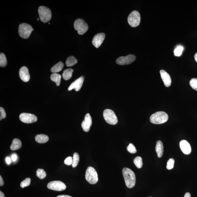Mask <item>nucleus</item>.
<instances>
[{
  "label": "nucleus",
  "instance_id": "39",
  "mask_svg": "<svg viewBox=\"0 0 197 197\" xmlns=\"http://www.w3.org/2000/svg\"><path fill=\"white\" fill-rule=\"evenodd\" d=\"M184 197H191V194L189 192H186Z\"/></svg>",
  "mask_w": 197,
  "mask_h": 197
},
{
  "label": "nucleus",
  "instance_id": "28",
  "mask_svg": "<svg viewBox=\"0 0 197 197\" xmlns=\"http://www.w3.org/2000/svg\"><path fill=\"white\" fill-rule=\"evenodd\" d=\"M37 176L40 179L45 178L46 176V173L45 170L42 169H39L36 172Z\"/></svg>",
  "mask_w": 197,
  "mask_h": 197
},
{
  "label": "nucleus",
  "instance_id": "21",
  "mask_svg": "<svg viewBox=\"0 0 197 197\" xmlns=\"http://www.w3.org/2000/svg\"><path fill=\"white\" fill-rule=\"evenodd\" d=\"M64 64L60 61L53 66L51 69V71L53 73H57L61 71L64 67Z\"/></svg>",
  "mask_w": 197,
  "mask_h": 197
},
{
  "label": "nucleus",
  "instance_id": "17",
  "mask_svg": "<svg viewBox=\"0 0 197 197\" xmlns=\"http://www.w3.org/2000/svg\"><path fill=\"white\" fill-rule=\"evenodd\" d=\"M180 147L182 152L185 154H190L191 151V148L190 145L187 141L183 140L180 142Z\"/></svg>",
  "mask_w": 197,
  "mask_h": 197
},
{
  "label": "nucleus",
  "instance_id": "12",
  "mask_svg": "<svg viewBox=\"0 0 197 197\" xmlns=\"http://www.w3.org/2000/svg\"><path fill=\"white\" fill-rule=\"evenodd\" d=\"M84 81V77L83 76L79 78L70 85L68 88V90L70 91L72 89H75L76 91H78L81 89Z\"/></svg>",
  "mask_w": 197,
  "mask_h": 197
},
{
  "label": "nucleus",
  "instance_id": "15",
  "mask_svg": "<svg viewBox=\"0 0 197 197\" xmlns=\"http://www.w3.org/2000/svg\"><path fill=\"white\" fill-rule=\"evenodd\" d=\"M19 75L20 78L23 82H27L30 80V75L28 69L25 66H23L20 68L19 71Z\"/></svg>",
  "mask_w": 197,
  "mask_h": 197
},
{
  "label": "nucleus",
  "instance_id": "35",
  "mask_svg": "<svg viewBox=\"0 0 197 197\" xmlns=\"http://www.w3.org/2000/svg\"><path fill=\"white\" fill-rule=\"evenodd\" d=\"M0 113H1V116H0V120H1L2 119H5L6 117V113L4 109L2 107H0Z\"/></svg>",
  "mask_w": 197,
  "mask_h": 197
},
{
  "label": "nucleus",
  "instance_id": "19",
  "mask_svg": "<svg viewBox=\"0 0 197 197\" xmlns=\"http://www.w3.org/2000/svg\"><path fill=\"white\" fill-rule=\"evenodd\" d=\"M22 145V142L20 139H15L13 140L11 145L10 147V149L12 151L18 150L21 148Z\"/></svg>",
  "mask_w": 197,
  "mask_h": 197
},
{
  "label": "nucleus",
  "instance_id": "10",
  "mask_svg": "<svg viewBox=\"0 0 197 197\" xmlns=\"http://www.w3.org/2000/svg\"><path fill=\"white\" fill-rule=\"evenodd\" d=\"M136 57L133 54H129L126 56L119 57L116 60V63L120 65H126L131 64L136 60Z\"/></svg>",
  "mask_w": 197,
  "mask_h": 197
},
{
  "label": "nucleus",
  "instance_id": "4",
  "mask_svg": "<svg viewBox=\"0 0 197 197\" xmlns=\"http://www.w3.org/2000/svg\"><path fill=\"white\" fill-rule=\"evenodd\" d=\"M33 30L34 29L32 26L27 23H22L19 26V34L23 39H27L29 38Z\"/></svg>",
  "mask_w": 197,
  "mask_h": 197
},
{
  "label": "nucleus",
  "instance_id": "27",
  "mask_svg": "<svg viewBox=\"0 0 197 197\" xmlns=\"http://www.w3.org/2000/svg\"><path fill=\"white\" fill-rule=\"evenodd\" d=\"M79 154L77 153H75L73 154V162L72 164V166L73 167H77L79 161Z\"/></svg>",
  "mask_w": 197,
  "mask_h": 197
},
{
  "label": "nucleus",
  "instance_id": "33",
  "mask_svg": "<svg viewBox=\"0 0 197 197\" xmlns=\"http://www.w3.org/2000/svg\"><path fill=\"white\" fill-rule=\"evenodd\" d=\"M127 149L129 153L132 154L136 153V150L134 145L132 144H129L128 146L127 147Z\"/></svg>",
  "mask_w": 197,
  "mask_h": 197
},
{
  "label": "nucleus",
  "instance_id": "41",
  "mask_svg": "<svg viewBox=\"0 0 197 197\" xmlns=\"http://www.w3.org/2000/svg\"><path fill=\"white\" fill-rule=\"evenodd\" d=\"M0 197H5L4 194L1 191H0Z\"/></svg>",
  "mask_w": 197,
  "mask_h": 197
},
{
  "label": "nucleus",
  "instance_id": "22",
  "mask_svg": "<svg viewBox=\"0 0 197 197\" xmlns=\"http://www.w3.org/2000/svg\"><path fill=\"white\" fill-rule=\"evenodd\" d=\"M61 76L57 73H53L51 76V79L53 82H55L57 86H59L61 83Z\"/></svg>",
  "mask_w": 197,
  "mask_h": 197
},
{
  "label": "nucleus",
  "instance_id": "37",
  "mask_svg": "<svg viewBox=\"0 0 197 197\" xmlns=\"http://www.w3.org/2000/svg\"><path fill=\"white\" fill-rule=\"evenodd\" d=\"M6 161L7 164H10L11 163V158L9 157H7L6 158Z\"/></svg>",
  "mask_w": 197,
  "mask_h": 197
},
{
  "label": "nucleus",
  "instance_id": "14",
  "mask_svg": "<svg viewBox=\"0 0 197 197\" xmlns=\"http://www.w3.org/2000/svg\"><path fill=\"white\" fill-rule=\"evenodd\" d=\"M105 37V34L104 33H98L95 35L92 41L94 46L96 48H99L103 42Z\"/></svg>",
  "mask_w": 197,
  "mask_h": 197
},
{
  "label": "nucleus",
  "instance_id": "9",
  "mask_svg": "<svg viewBox=\"0 0 197 197\" xmlns=\"http://www.w3.org/2000/svg\"><path fill=\"white\" fill-rule=\"evenodd\" d=\"M47 187L51 190L61 191L66 189V186L64 183L60 181H54L48 183Z\"/></svg>",
  "mask_w": 197,
  "mask_h": 197
},
{
  "label": "nucleus",
  "instance_id": "40",
  "mask_svg": "<svg viewBox=\"0 0 197 197\" xmlns=\"http://www.w3.org/2000/svg\"><path fill=\"white\" fill-rule=\"evenodd\" d=\"M57 197H72L70 196H69V195H59V196H57Z\"/></svg>",
  "mask_w": 197,
  "mask_h": 197
},
{
  "label": "nucleus",
  "instance_id": "26",
  "mask_svg": "<svg viewBox=\"0 0 197 197\" xmlns=\"http://www.w3.org/2000/svg\"><path fill=\"white\" fill-rule=\"evenodd\" d=\"M7 64V60L5 54L1 53L0 54V66L1 67H4Z\"/></svg>",
  "mask_w": 197,
  "mask_h": 197
},
{
  "label": "nucleus",
  "instance_id": "7",
  "mask_svg": "<svg viewBox=\"0 0 197 197\" xmlns=\"http://www.w3.org/2000/svg\"><path fill=\"white\" fill-rule=\"evenodd\" d=\"M103 115L104 120L108 124L115 125L118 122L117 117L113 110L108 109L104 110Z\"/></svg>",
  "mask_w": 197,
  "mask_h": 197
},
{
  "label": "nucleus",
  "instance_id": "29",
  "mask_svg": "<svg viewBox=\"0 0 197 197\" xmlns=\"http://www.w3.org/2000/svg\"><path fill=\"white\" fill-rule=\"evenodd\" d=\"M184 50L183 46H178L176 48L174 51V55L176 56L179 57L182 55Z\"/></svg>",
  "mask_w": 197,
  "mask_h": 197
},
{
  "label": "nucleus",
  "instance_id": "31",
  "mask_svg": "<svg viewBox=\"0 0 197 197\" xmlns=\"http://www.w3.org/2000/svg\"><path fill=\"white\" fill-rule=\"evenodd\" d=\"M174 160L173 158H170L167 162V168L168 170H171L174 167Z\"/></svg>",
  "mask_w": 197,
  "mask_h": 197
},
{
  "label": "nucleus",
  "instance_id": "38",
  "mask_svg": "<svg viewBox=\"0 0 197 197\" xmlns=\"http://www.w3.org/2000/svg\"><path fill=\"white\" fill-rule=\"evenodd\" d=\"M4 182L3 180L2 177L1 176H0V186H2L4 185Z\"/></svg>",
  "mask_w": 197,
  "mask_h": 197
},
{
  "label": "nucleus",
  "instance_id": "34",
  "mask_svg": "<svg viewBox=\"0 0 197 197\" xmlns=\"http://www.w3.org/2000/svg\"><path fill=\"white\" fill-rule=\"evenodd\" d=\"M73 162V157H67L64 160L65 164L68 165H72Z\"/></svg>",
  "mask_w": 197,
  "mask_h": 197
},
{
  "label": "nucleus",
  "instance_id": "6",
  "mask_svg": "<svg viewBox=\"0 0 197 197\" xmlns=\"http://www.w3.org/2000/svg\"><path fill=\"white\" fill-rule=\"evenodd\" d=\"M75 29L77 30L79 34L83 35L89 29L87 23L82 19H78L74 22Z\"/></svg>",
  "mask_w": 197,
  "mask_h": 197
},
{
  "label": "nucleus",
  "instance_id": "32",
  "mask_svg": "<svg viewBox=\"0 0 197 197\" xmlns=\"http://www.w3.org/2000/svg\"><path fill=\"white\" fill-rule=\"evenodd\" d=\"M189 84L192 89L197 91V79L193 78L191 79Z\"/></svg>",
  "mask_w": 197,
  "mask_h": 197
},
{
  "label": "nucleus",
  "instance_id": "20",
  "mask_svg": "<svg viewBox=\"0 0 197 197\" xmlns=\"http://www.w3.org/2000/svg\"><path fill=\"white\" fill-rule=\"evenodd\" d=\"M35 140L39 144L46 143L49 140V138L47 135L41 134L37 135L35 137Z\"/></svg>",
  "mask_w": 197,
  "mask_h": 197
},
{
  "label": "nucleus",
  "instance_id": "13",
  "mask_svg": "<svg viewBox=\"0 0 197 197\" xmlns=\"http://www.w3.org/2000/svg\"><path fill=\"white\" fill-rule=\"evenodd\" d=\"M92 124V120L90 115L88 113L85 115L84 120L82 122V127L85 132H89Z\"/></svg>",
  "mask_w": 197,
  "mask_h": 197
},
{
  "label": "nucleus",
  "instance_id": "23",
  "mask_svg": "<svg viewBox=\"0 0 197 197\" xmlns=\"http://www.w3.org/2000/svg\"><path fill=\"white\" fill-rule=\"evenodd\" d=\"M73 72V69L70 68L64 70L62 76L65 80H68L70 79L72 76Z\"/></svg>",
  "mask_w": 197,
  "mask_h": 197
},
{
  "label": "nucleus",
  "instance_id": "11",
  "mask_svg": "<svg viewBox=\"0 0 197 197\" xmlns=\"http://www.w3.org/2000/svg\"><path fill=\"white\" fill-rule=\"evenodd\" d=\"M20 119L22 122L26 123H33L37 120V117L34 115L26 113L20 114Z\"/></svg>",
  "mask_w": 197,
  "mask_h": 197
},
{
  "label": "nucleus",
  "instance_id": "24",
  "mask_svg": "<svg viewBox=\"0 0 197 197\" xmlns=\"http://www.w3.org/2000/svg\"><path fill=\"white\" fill-rule=\"evenodd\" d=\"M77 60L73 56H70L67 58L66 61V65L68 67H72L77 64Z\"/></svg>",
  "mask_w": 197,
  "mask_h": 197
},
{
  "label": "nucleus",
  "instance_id": "25",
  "mask_svg": "<svg viewBox=\"0 0 197 197\" xmlns=\"http://www.w3.org/2000/svg\"><path fill=\"white\" fill-rule=\"evenodd\" d=\"M134 163L138 168H141L143 166V162L141 157L139 156L136 157L134 160Z\"/></svg>",
  "mask_w": 197,
  "mask_h": 197
},
{
  "label": "nucleus",
  "instance_id": "8",
  "mask_svg": "<svg viewBox=\"0 0 197 197\" xmlns=\"http://www.w3.org/2000/svg\"><path fill=\"white\" fill-rule=\"evenodd\" d=\"M128 22L132 27H137L140 24L141 16L137 11H134L130 13L128 17Z\"/></svg>",
  "mask_w": 197,
  "mask_h": 197
},
{
  "label": "nucleus",
  "instance_id": "18",
  "mask_svg": "<svg viewBox=\"0 0 197 197\" xmlns=\"http://www.w3.org/2000/svg\"><path fill=\"white\" fill-rule=\"evenodd\" d=\"M155 150L158 158H161L164 153V146L161 141H158L157 142Z\"/></svg>",
  "mask_w": 197,
  "mask_h": 197
},
{
  "label": "nucleus",
  "instance_id": "43",
  "mask_svg": "<svg viewBox=\"0 0 197 197\" xmlns=\"http://www.w3.org/2000/svg\"><path fill=\"white\" fill-rule=\"evenodd\" d=\"M37 20H39V18H38L37 19Z\"/></svg>",
  "mask_w": 197,
  "mask_h": 197
},
{
  "label": "nucleus",
  "instance_id": "3",
  "mask_svg": "<svg viewBox=\"0 0 197 197\" xmlns=\"http://www.w3.org/2000/svg\"><path fill=\"white\" fill-rule=\"evenodd\" d=\"M85 177L86 180L91 184H95L98 181V173L95 169L92 167H88L86 171Z\"/></svg>",
  "mask_w": 197,
  "mask_h": 197
},
{
  "label": "nucleus",
  "instance_id": "30",
  "mask_svg": "<svg viewBox=\"0 0 197 197\" xmlns=\"http://www.w3.org/2000/svg\"><path fill=\"white\" fill-rule=\"evenodd\" d=\"M31 179L29 178H27L25 180H23L20 183V186L22 188H24L30 185Z\"/></svg>",
  "mask_w": 197,
  "mask_h": 197
},
{
  "label": "nucleus",
  "instance_id": "36",
  "mask_svg": "<svg viewBox=\"0 0 197 197\" xmlns=\"http://www.w3.org/2000/svg\"><path fill=\"white\" fill-rule=\"evenodd\" d=\"M17 158L18 157L17 154H13L11 156V159L13 161H15L17 160Z\"/></svg>",
  "mask_w": 197,
  "mask_h": 197
},
{
  "label": "nucleus",
  "instance_id": "5",
  "mask_svg": "<svg viewBox=\"0 0 197 197\" xmlns=\"http://www.w3.org/2000/svg\"><path fill=\"white\" fill-rule=\"evenodd\" d=\"M39 18L44 23H47L51 20V10L49 8L44 6H41L38 10Z\"/></svg>",
  "mask_w": 197,
  "mask_h": 197
},
{
  "label": "nucleus",
  "instance_id": "44",
  "mask_svg": "<svg viewBox=\"0 0 197 197\" xmlns=\"http://www.w3.org/2000/svg\"></svg>",
  "mask_w": 197,
  "mask_h": 197
},
{
  "label": "nucleus",
  "instance_id": "2",
  "mask_svg": "<svg viewBox=\"0 0 197 197\" xmlns=\"http://www.w3.org/2000/svg\"><path fill=\"white\" fill-rule=\"evenodd\" d=\"M168 120V115L163 111H158L154 113L151 116L150 118L151 122L154 124H163L167 122Z\"/></svg>",
  "mask_w": 197,
  "mask_h": 197
},
{
  "label": "nucleus",
  "instance_id": "1",
  "mask_svg": "<svg viewBox=\"0 0 197 197\" xmlns=\"http://www.w3.org/2000/svg\"><path fill=\"white\" fill-rule=\"evenodd\" d=\"M122 174L126 186L128 188H132L135 186L136 177L134 172L127 167L122 170Z\"/></svg>",
  "mask_w": 197,
  "mask_h": 197
},
{
  "label": "nucleus",
  "instance_id": "16",
  "mask_svg": "<svg viewBox=\"0 0 197 197\" xmlns=\"http://www.w3.org/2000/svg\"><path fill=\"white\" fill-rule=\"evenodd\" d=\"M160 73L165 86L167 87H170L171 84L172 80L170 75L164 70H160Z\"/></svg>",
  "mask_w": 197,
  "mask_h": 197
},
{
  "label": "nucleus",
  "instance_id": "42",
  "mask_svg": "<svg viewBox=\"0 0 197 197\" xmlns=\"http://www.w3.org/2000/svg\"><path fill=\"white\" fill-rule=\"evenodd\" d=\"M194 57H195V61H196L197 63V53H196L195 54V56H194Z\"/></svg>",
  "mask_w": 197,
  "mask_h": 197
}]
</instances>
